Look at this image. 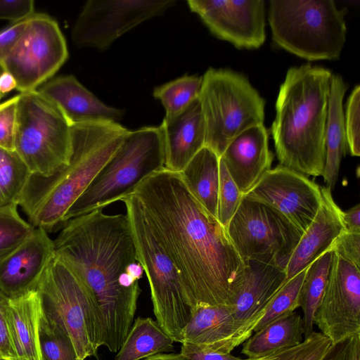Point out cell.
<instances>
[{"label": "cell", "mask_w": 360, "mask_h": 360, "mask_svg": "<svg viewBox=\"0 0 360 360\" xmlns=\"http://www.w3.org/2000/svg\"><path fill=\"white\" fill-rule=\"evenodd\" d=\"M133 193L178 269L192 311L226 305L245 263L226 229L195 198L181 174L163 168Z\"/></svg>", "instance_id": "1"}, {"label": "cell", "mask_w": 360, "mask_h": 360, "mask_svg": "<svg viewBox=\"0 0 360 360\" xmlns=\"http://www.w3.org/2000/svg\"><path fill=\"white\" fill-rule=\"evenodd\" d=\"M102 210L67 221L53 245L55 255L96 295L105 321L104 346L117 352L134 320L143 269L127 215Z\"/></svg>", "instance_id": "2"}, {"label": "cell", "mask_w": 360, "mask_h": 360, "mask_svg": "<svg viewBox=\"0 0 360 360\" xmlns=\"http://www.w3.org/2000/svg\"><path fill=\"white\" fill-rule=\"evenodd\" d=\"M333 73L320 66L291 67L276 103L271 134L279 165L304 176H323Z\"/></svg>", "instance_id": "3"}, {"label": "cell", "mask_w": 360, "mask_h": 360, "mask_svg": "<svg viewBox=\"0 0 360 360\" xmlns=\"http://www.w3.org/2000/svg\"><path fill=\"white\" fill-rule=\"evenodd\" d=\"M129 129L119 122L71 126L68 164L52 176L31 174L18 205L34 228L53 231L122 143Z\"/></svg>", "instance_id": "4"}, {"label": "cell", "mask_w": 360, "mask_h": 360, "mask_svg": "<svg viewBox=\"0 0 360 360\" xmlns=\"http://www.w3.org/2000/svg\"><path fill=\"white\" fill-rule=\"evenodd\" d=\"M347 13L333 0H271L272 40L307 60H336L346 41Z\"/></svg>", "instance_id": "5"}, {"label": "cell", "mask_w": 360, "mask_h": 360, "mask_svg": "<svg viewBox=\"0 0 360 360\" xmlns=\"http://www.w3.org/2000/svg\"><path fill=\"white\" fill-rule=\"evenodd\" d=\"M165 168L162 132L159 127L129 131L120 146L67 212L70 219L132 194L149 175Z\"/></svg>", "instance_id": "6"}, {"label": "cell", "mask_w": 360, "mask_h": 360, "mask_svg": "<svg viewBox=\"0 0 360 360\" xmlns=\"http://www.w3.org/2000/svg\"><path fill=\"white\" fill-rule=\"evenodd\" d=\"M121 201L127 210L137 259L148 281L156 321L174 342L181 343L182 331L191 318L192 309L180 273L136 195L132 193Z\"/></svg>", "instance_id": "7"}, {"label": "cell", "mask_w": 360, "mask_h": 360, "mask_svg": "<svg viewBox=\"0 0 360 360\" xmlns=\"http://www.w3.org/2000/svg\"><path fill=\"white\" fill-rule=\"evenodd\" d=\"M202 78L205 146L221 157L238 135L264 123L265 101L246 77L233 70L210 68Z\"/></svg>", "instance_id": "8"}, {"label": "cell", "mask_w": 360, "mask_h": 360, "mask_svg": "<svg viewBox=\"0 0 360 360\" xmlns=\"http://www.w3.org/2000/svg\"><path fill=\"white\" fill-rule=\"evenodd\" d=\"M41 306L63 325L78 359L96 356L104 345L103 314L91 288L56 255L37 289Z\"/></svg>", "instance_id": "9"}, {"label": "cell", "mask_w": 360, "mask_h": 360, "mask_svg": "<svg viewBox=\"0 0 360 360\" xmlns=\"http://www.w3.org/2000/svg\"><path fill=\"white\" fill-rule=\"evenodd\" d=\"M15 151L32 174L39 176H52L68 164L71 127L37 90L19 94Z\"/></svg>", "instance_id": "10"}, {"label": "cell", "mask_w": 360, "mask_h": 360, "mask_svg": "<svg viewBox=\"0 0 360 360\" xmlns=\"http://www.w3.org/2000/svg\"><path fill=\"white\" fill-rule=\"evenodd\" d=\"M226 229L244 262L255 260L285 270L302 236L277 210L243 195Z\"/></svg>", "instance_id": "11"}, {"label": "cell", "mask_w": 360, "mask_h": 360, "mask_svg": "<svg viewBox=\"0 0 360 360\" xmlns=\"http://www.w3.org/2000/svg\"><path fill=\"white\" fill-rule=\"evenodd\" d=\"M68 57L65 39L57 22L44 13H34L19 39L3 60L20 93L36 91L51 78Z\"/></svg>", "instance_id": "12"}, {"label": "cell", "mask_w": 360, "mask_h": 360, "mask_svg": "<svg viewBox=\"0 0 360 360\" xmlns=\"http://www.w3.org/2000/svg\"><path fill=\"white\" fill-rule=\"evenodd\" d=\"M175 0H89L72 30L79 47L105 51L119 37L141 23L161 15Z\"/></svg>", "instance_id": "13"}, {"label": "cell", "mask_w": 360, "mask_h": 360, "mask_svg": "<svg viewBox=\"0 0 360 360\" xmlns=\"http://www.w3.org/2000/svg\"><path fill=\"white\" fill-rule=\"evenodd\" d=\"M314 325L332 344L360 333V270L333 251Z\"/></svg>", "instance_id": "14"}, {"label": "cell", "mask_w": 360, "mask_h": 360, "mask_svg": "<svg viewBox=\"0 0 360 360\" xmlns=\"http://www.w3.org/2000/svg\"><path fill=\"white\" fill-rule=\"evenodd\" d=\"M243 196L275 209L301 235L312 222L322 200L320 186L280 165L267 171Z\"/></svg>", "instance_id": "15"}, {"label": "cell", "mask_w": 360, "mask_h": 360, "mask_svg": "<svg viewBox=\"0 0 360 360\" xmlns=\"http://www.w3.org/2000/svg\"><path fill=\"white\" fill-rule=\"evenodd\" d=\"M196 13L218 38L242 49H256L266 40L263 0H188Z\"/></svg>", "instance_id": "16"}, {"label": "cell", "mask_w": 360, "mask_h": 360, "mask_svg": "<svg viewBox=\"0 0 360 360\" xmlns=\"http://www.w3.org/2000/svg\"><path fill=\"white\" fill-rule=\"evenodd\" d=\"M245 263L243 279L226 304L243 343L252 335L271 302L286 282L285 269L255 260Z\"/></svg>", "instance_id": "17"}, {"label": "cell", "mask_w": 360, "mask_h": 360, "mask_svg": "<svg viewBox=\"0 0 360 360\" xmlns=\"http://www.w3.org/2000/svg\"><path fill=\"white\" fill-rule=\"evenodd\" d=\"M55 256L53 240L42 228L0 261V290L8 299L36 291Z\"/></svg>", "instance_id": "18"}, {"label": "cell", "mask_w": 360, "mask_h": 360, "mask_svg": "<svg viewBox=\"0 0 360 360\" xmlns=\"http://www.w3.org/2000/svg\"><path fill=\"white\" fill-rule=\"evenodd\" d=\"M37 91L58 109L70 127L90 122H118L124 113L105 104L72 75L51 79Z\"/></svg>", "instance_id": "19"}, {"label": "cell", "mask_w": 360, "mask_h": 360, "mask_svg": "<svg viewBox=\"0 0 360 360\" xmlns=\"http://www.w3.org/2000/svg\"><path fill=\"white\" fill-rule=\"evenodd\" d=\"M322 200L311 224L301 236L285 268L286 281L307 269L330 250L335 239L346 231L342 210L335 202L331 190L321 186Z\"/></svg>", "instance_id": "20"}, {"label": "cell", "mask_w": 360, "mask_h": 360, "mask_svg": "<svg viewBox=\"0 0 360 360\" xmlns=\"http://www.w3.org/2000/svg\"><path fill=\"white\" fill-rule=\"evenodd\" d=\"M220 158L242 194L250 190L271 169L273 161L264 124L253 126L238 135Z\"/></svg>", "instance_id": "21"}, {"label": "cell", "mask_w": 360, "mask_h": 360, "mask_svg": "<svg viewBox=\"0 0 360 360\" xmlns=\"http://www.w3.org/2000/svg\"><path fill=\"white\" fill-rule=\"evenodd\" d=\"M160 127L165 168L180 173L205 145V129L199 98L179 114L164 117Z\"/></svg>", "instance_id": "22"}, {"label": "cell", "mask_w": 360, "mask_h": 360, "mask_svg": "<svg viewBox=\"0 0 360 360\" xmlns=\"http://www.w3.org/2000/svg\"><path fill=\"white\" fill-rule=\"evenodd\" d=\"M183 342L224 354L242 345L229 307L226 304L193 309L181 334Z\"/></svg>", "instance_id": "23"}, {"label": "cell", "mask_w": 360, "mask_h": 360, "mask_svg": "<svg viewBox=\"0 0 360 360\" xmlns=\"http://www.w3.org/2000/svg\"><path fill=\"white\" fill-rule=\"evenodd\" d=\"M40 311L41 302L37 290L7 300L5 316L18 360H40L38 342Z\"/></svg>", "instance_id": "24"}, {"label": "cell", "mask_w": 360, "mask_h": 360, "mask_svg": "<svg viewBox=\"0 0 360 360\" xmlns=\"http://www.w3.org/2000/svg\"><path fill=\"white\" fill-rule=\"evenodd\" d=\"M347 86L340 75L330 79L328 118L325 135L326 160L323 177L326 187L333 190L338 177L340 162L347 143L344 122L343 98Z\"/></svg>", "instance_id": "25"}, {"label": "cell", "mask_w": 360, "mask_h": 360, "mask_svg": "<svg viewBox=\"0 0 360 360\" xmlns=\"http://www.w3.org/2000/svg\"><path fill=\"white\" fill-rule=\"evenodd\" d=\"M219 161L216 153L204 146L180 172L192 195L217 220Z\"/></svg>", "instance_id": "26"}, {"label": "cell", "mask_w": 360, "mask_h": 360, "mask_svg": "<svg viewBox=\"0 0 360 360\" xmlns=\"http://www.w3.org/2000/svg\"><path fill=\"white\" fill-rule=\"evenodd\" d=\"M302 316L293 311L255 332L243 344L241 353L253 358L296 346L304 340Z\"/></svg>", "instance_id": "27"}, {"label": "cell", "mask_w": 360, "mask_h": 360, "mask_svg": "<svg viewBox=\"0 0 360 360\" xmlns=\"http://www.w3.org/2000/svg\"><path fill=\"white\" fill-rule=\"evenodd\" d=\"M174 341L150 317L139 316L134 322L114 360H142L174 350Z\"/></svg>", "instance_id": "28"}, {"label": "cell", "mask_w": 360, "mask_h": 360, "mask_svg": "<svg viewBox=\"0 0 360 360\" xmlns=\"http://www.w3.org/2000/svg\"><path fill=\"white\" fill-rule=\"evenodd\" d=\"M333 262V251L328 250L308 267L302 283L300 303L303 316L304 339L314 331V316L327 284Z\"/></svg>", "instance_id": "29"}, {"label": "cell", "mask_w": 360, "mask_h": 360, "mask_svg": "<svg viewBox=\"0 0 360 360\" xmlns=\"http://www.w3.org/2000/svg\"><path fill=\"white\" fill-rule=\"evenodd\" d=\"M38 342L40 360H79L73 342L63 325L41 304Z\"/></svg>", "instance_id": "30"}, {"label": "cell", "mask_w": 360, "mask_h": 360, "mask_svg": "<svg viewBox=\"0 0 360 360\" xmlns=\"http://www.w3.org/2000/svg\"><path fill=\"white\" fill-rule=\"evenodd\" d=\"M31 174L15 150L0 147V207L18 206Z\"/></svg>", "instance_id": "31"}, {"label": "cell", "mask_w": 360, "mask_h": 360, "mask_svg": "<svg viewBox=\"0 0 360 360\" xmlns=\"http://www.w3.org/2000/svg\"><path fill=\"white\" fill-rule=\"evenodd\" d=\"M202 76L185 75L154 89L153 97L162 104L165 118L174 117L184 110L199 96Z\"/></svg>", "instance_id": "32"}, {"label": "cell", "mask_w": 360, "mask_h": 360, "mask_svg": "<svg viewBox=\"0 0 360 360\" xmlns=\"http://www.w3.org/2000/svg\"><path fill=\"white\" fill-rule=\"evenodd\" d=\"M308 267L286 281L281 287L271 302L264 315L255 327L254 333L300 307V290Z\"/></svg>", "instance_id": "33"}, {"label": "cell", "mask_w": 360, "mask_h": 360, "mask_svg": "<svg viewBox=\"0 0 360 360\" xmlns=\"http://www.w3.org/2000/svg\"><path fill=\"white\" fill-rule=\"evenodd\" d=\"M17 207H0V261L27 239L34 229L20 216Z\"/></svg>", "instance_id": "34"}, {"label": "cell", "mask_w": 360, "mask_h": 360, "mask_svg": "<svg viewBox=\"0 0 360 360\" xmlns=\"http://www.w3.org/2000/svg\"><path fill=\"white\" fill-rule=\"evenodd\" d=\"M330 340L314 330L299 345L276 350L245 360H321L330 345Z\"/></svg>", "instance_id": "35"}, {"label": "cell", "mask_w": 360, "mask_h": 360, "mask_svg": "<svg viewBox=\"0 0 360 360\" xmlns=\"http://www.w3.org/2000/svg\"><path fill=\"white\" fill-rule=\"evenodd\" d=\"M242 195L220 158L217 217L219 222L225 229L235 214Z\"/></svg>", "instance_id": "36"}, {"label": "cell", "mask_w": 360, "mask_h": 360, "mask_svg": "<svg viewBox=\"0 0 360 360\" xmlns=\"http://www.w3.org/2000/svg\"><path fill=\"white\" fill-rule=\"evenodd\" d=\"M344 122L347 148L352 156L360 155V86L350 93L345 106Z\"/></svg>", "instance_id": "37"}, {"label": "cell", "mask_w": 360, "mask_h": 360, "mask_svg": "<svg viewBox=\"0 0 360 360\" xmlns=\"http://www.w3.org/2000/svg\"><path fill=\"white\" fill-rule=\"evenodd\" d=\"M19 94L0 103V147L15 150Z\"/></svg>", "instance_id": "38"}, {"label": "cell", "mask_w": 360, "mask_h": 360, "mask_svg": "<svg viewBox=\"0 0 360 360\" xmlns=\"http://www.w3.org/2000/svg\"><path fill=\"white\" fill-rule=\"evenodd\" d=\"M321 360H360V333L331 344Z\"/></svg>", "instance_id": "39"}, {"label": "cell", "mask_w": 360, "mask_h": 360, "mask_svg": "<svg viewBox=\"0 0 360 360\" xmlns=\"http://www.w3.org/2000/svg\"><path fill=\"white\" fill-rule=\"evenodd\" d=\"M330 250L360 267V233L344 231Z\"/></svg>", "instance_id": "40"}, {"label": "cell", "mask_w": 360, "mask_h": 360, "mask_svg": "<svg viewBox=\"0 0 360 360\" xmlns=\"http://www.w3.org/2000/svg\"><path fill=\"white\" fill-rule=\"evenodd\" d=\"M34 13L32 0H0V20H9L12 22L25 20Z\"/></svg>", "instance_id": "41"}, {"label": "cell", "mask_w": 360, "mask_h": 360, "mask_svg": "<svg viewBox=\"0 0 360 360\" xmlns=\"http://www.w3.org/2000/svg\"><path fill=\"white\" fill-rule=\"evenodd\" d=\"M181 344L180 354L187 360H245L231 353H220L186 342Z\"/></svg>", "instance_id": "42"}, {"label": "cell", "mask_w": 360, "mask_h": 360, "mask_svg": "<svg viewBox=\"0 0 360 360\" xmlns=\"http://www.w3.org/2000/svg\"><path fill=\"white\" fill-rule=\"evenodd\" d=\"M29 18L30 17L18 22H12L11 25L0 31L1 63L6 58L19 39L28 22Z\"/></svg>", "instance_id": "43"}, {"label": "cell", "mask_w": 360, "mask_h": 360, "mask_svg": "<svg viewBox=\"0 0 360 360\" xmlns=\"http://www.w3.org/2000/svg\"><path fill=\"white\" fill-rule=\"evenodd\" d=\"M8 299L0 290V359L18 360L13 347L5 316Z\"/></svg>", "instance_id": "44"}, {"label": "cell", "mask_w": 360, "mask_h": 360, "mask_svg": "<svg viewBox=\"0 0 360 360\" xmlns=\"http://www.w3.org/2000/svg\"><path fill=\"white\" fill-rule=\"evenodd\" d=\"M341 217L346 231L360 233V205L357 204L347 211L342 210Z\"/></svg>", "instance_id": "45"}, {"label": "cell", "mask_w": 360, "mask_h": 360, "mask_svg": "<svg viewBox=\"0 0 360 360\" xmlns=\"http://www.w3.org/2000/svg\"><path fill=\"white\" fill-rule=\"evenodd\" d=\"M16 89V83L13 76L5 71L0 77V94L4 96L11 90Z\"/></svg>", "instance_id": "46"}, {"label": "cell", "mask_w": 360, "mask_h": 360, "mask_svg": "<svg viewBox=\"0 0 360 360\" xmlns=\"http://www.w3.org/2000/svg\"><path fill=\"white\" fill-rule=\"evenodd\" d=\"M142 360H187L180 353H162Z\"/></svg>", "instance_id": "47"}, {"label": "cell", "mask_w": 360, "mask_h": 360, "mask_svg": "<svg viewBox=\"0 0 360 360\" xmlns=\"http://www.w3.org/2000/svg\"><path fill=\"white\" fill-rule=\"evenodd\" d=\"M5 69H4V67L2 64V63L0 62V77L2 75V74L5 72ZM4 96L0 94V100L3 98Z\"/></svg>", "instance_id": "48"}, {"label": "cell", "mask_w": 360, "mask_h": 360, "mask_svg": "<svg viewBox=\"0 0 360 360\" xmlns=\"http://www.w3.org/2000/svg\"><path fill=\"white\" fill-rule=\"evenodd\" d=\"M0 360H7V359H0Z\"/></svg>", "instance_id": "49"}]
</instances>
